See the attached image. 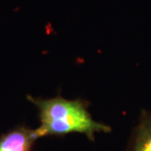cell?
<instances>
[{
    "label": "cell",
    "mask_w": 151,
    "mask_h": 151,
    "mask_svg": "<svg viewBox=\"0 0 151 151\" xmlns=\"http://www.w3.org/2000/svg\"><path fill=\"white\" fill-rule=\"evenodd\" d=\"M128 151H151V113L142 111Z\"/></svg>",
    "instance_id": "3"
},
{
    "label": "cell",
    "mask_w": 151,
    "mask_h": 151,
    "mask_svg": "<svg viewBox=\"0 0 151 151\" xmlns=\"http://www.w3.org/2000/svg\"><path fill=\"white\" fill-rule=\"evenodd\" d=\"M37 139L35 129L17 127L0 137V151H32Z\"/></svg>",
    "instance_id": "2"
},
{
    "label": "cell",
    "mask_w": 151,
    "mask_h": 151,
    "mask_svg": "<svg viewBox=\"0 0 151 151\" xmlns=\"http://www.w3.org/2000/svg\"><path fill=\"white\" fill-rule=\"evenodd\" d=\"M28 99L38 109L40 126L35 129L37 138L78 132L94 140L95 134L111 132L109 126L92 119L87 103L81 99L69 100L60 95L48 99L28 96Z\"/></svg>",
    "instance_id": "1"
}]
</instances>
